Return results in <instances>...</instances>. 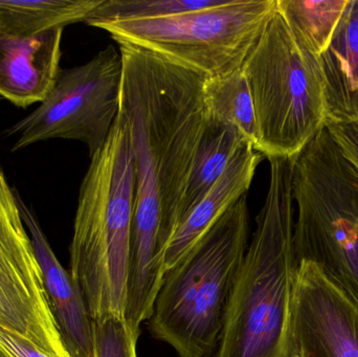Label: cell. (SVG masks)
Instances as JSON below:
<instances>
[{
    "instance_id": "obj_1",
    "label": "cell",
    "mask_w": 358,
    "mask_h": 357,
    "mask_svg": "<svg viewBox=\"0 0 358 357\" xmlns=\"http://www.w3.org/2000/svg\"><path fill=\"white\" fill-rule=\"evenodd\" d=\"M123 59L119 117L134 161L136 199L127 289L152 298L165 278L162 254L179 224L181 203L208 127L206 78L152 52L119 44Z\"/></svg>"
},
{
    "instance_id": "obj_2",
    "label": "cell",
    "mask_w": 358,
    "mask_h": 357,
    "mask_svg": "<svg viewBox=\"0 0 358 357\" xmlns=\"http://www.w3.org/2000/svg\"><path fill=\"white\" fill-rule=\"evenodd\" d=\"M134 199L129 136L117 115L106 142L90 157L69 247V272L94 323L125 318Z\"/></svg>"
},
{
    "instance_id": "obj_3",
    "label": "cell",
    "mask_w": 358,
    "mask_h": 357,
    "mask_svg": "<svg viewBox=\"0 0 358 357\" xmlns=\"http://www.w3.org/2000/svg\"><path fill=\"white\" fill-rule=\"evenodd\" d=\"M294 159H267L268 191L227 302L215 357H281L294 270Z\"/></svg>"
},
{
    "instance_id": "obj_4",
    "label": "cell",
    "mask_w": 358,
    "mask_h": 357,
    "mask_svg": "<svg viewBox=\"0 0 358 357\" xmlns=\"http://www.w3.org/2000/svg\"><path fill=\"white\" fill-rule=\"evenodd\" d=\"M248 233L246 194L165 275L149 328L178 357H210L216 352Z\"/></svg>"
},
{
    "instance_id": "obj_5",
    "label": "cell",
    "mask_w": 358,
    "mask_h": 357,
    "mask_svg": "<svg viewBox=\"0 0 358 357\" xmlns=\"http://www.w3.org/2000/svg\"><path fill=\"white\" fill-rule=\"evenodd\" d=\"M241 71L256 112L258 152L296 156L326 127L327 109L317 59L296 43L278 8Z\"/></svg>"
},
{
    "instance_id": "obj_6",
    "label": "cell",
    "mask_w": 358,
    "mask_h": 357,
    "mask_svg": "<svg viewBox=\"0 0 358 357\" xmlns=\"http://www.w3.org/2000/svg\"><path fill=\"white\" fill-rule=\"evenodd\" d=\"M278 0H223L220 4L174 16L102 20L117 44H128L203 78L241 68L277 10Z\"/></svg>"
},
{
    "instance_id": "obj_7",
    "label": "cell",
    "mask_w": 358,
    "mask_h": 357,
    "mask_svg": "<svg viewBox=\"0 0 358 357\" xmlns=\"http://www.w3.org/2000/svg\"><path fill=\"white\" fill-rule=\"evenodd\" d=\"M122 80L123 59L113 44L84 64L61 69L45 100L6 131L17 136L12 150L62 138L83 143L92 157L119 115Z\"/></svg>"
},
{
    "instance_id": "obj_8",
    "label": "cell",
    "mask_w": 358,
    "mask_h": 357,
    "mask_svg": "<svg viewBox=\"0 0 358 357\" xmlns=\"http://www.w3.org/2000/svg\"><path fill=\"white\" fill-rule=\"evenodd\" d=\"M0 326L52 357H71L57 326L17 201L0 166Z\"/></svg>"
},
{
    "instance_id": "obj_9",
    "label": "cell",
    "mask_w": 358,
    "mask_h": 357,
    "mask_svg": "<svg viewBox=\"0 0 358 357\" xmlns=\"http://www.w3.org/2000/svg\"><path fill=\"white\" fill-rule=\"evenodd\" d=\"M16 196L43 277L48 304L65 346L71 357H94V321L81 289L57 259L35 214L17 191Z\"/></svg>"
},
{
    "instance_id": "obj_10",
    "label": "cell",
    "mask_w": 358,
    "mask_h": 357,
    "mask_svg": "<svg viewBox=\"0 0 358 357\" xmlns=\"http://www.w3.org/2000/svg\"><path fill=\"white\" fill-rule=\"evenodd\" d=\"M63 29L31 37L0 33V99L20 108L45 100L61 71Z\"/></svg>"
},
{
    "instance_id": "obj_11",
    "label": "cell",
    "mask_w": 358,
    "mask_h": 357,
    "mask_svg": "<svg viewBox=\"0 0 358 357\" xmlns=\"http://www.w3.org/2000/svg\"><path fill=\"white\" fill-rule=\"evenodd\" d=\"M263 155L250 145L234 157L220 180L180 222L162 254L166 274L201 240L212 226L248 194Z\"/></svg>"
},
{
    "instance_id": "obj_12",
    "label": "cell",
    "mask_w": 358,
    "mask_h": 357,
    "mask_svg": "<svg viewBox=\"0 0 358 357\" xmlns=\"http://www.w3.org/2000/svg\"><path fill=\"white\" fill-rule=\"evenodd\" d=\"M317 59L327 123L358 119V0H349L331 42Z\"/></svg>"
},
{
    "instance_id": "obj_13",
    "label": "cell",
    "mask_w": 358,
    "mask_h": 357,
    "mask_svg": "<svg viewBox=\"0 0 358 357\" xmlns=\"http://www.w3.org/2000/svg\"><path fill=\"white\" fill-rule=\"evenodd\" d=\"M102 0H0V33L31 37L48 29L85 22Z\"/></svg>"
},
{
    "instance_id": "obj_14",
    "label": "cell",
    "mask_w": 358,
    "mask_h": 357,
    "mask_svg": "<svg viewBox=\"0 0 358 357\" xmlns=\"http://www.w3.org/2000/svg\"><path fill=\"white\" fill-rule=\"evenodd\" d=\"M202 96L208 121L235 130L246 144L258 151L256 112L241 68L229 75L206 78Z\"/></svg>"
},
{
    "instance_id": "obj_15",
    "label": "cell",
    "mask_w": 358,
    "mask_h": 357,
    "mask_svg": "<svg viewBox=\"0 0 358 357\" xmlns=\"http://www.w3.org/2000/svg\"><path fill=\"white\" fill-rule=\"evenodd\" d=\"M246 145L235 130L208 121L181 203L179 224L212 190L236 154Z\"/></svg>"
},
{
    "instance_id": "obj_16",
    "label": "cell",
    "mask_w": 358,
    "mask_h": 357,
    "mask_svg": "<svg viewBox=\"0 0 358 357\" xmlns=\"http://www.w3.org/2000/svg\"><path fill=\"white\" fill-rule=\"evenodd\" d=\"M349 0H278L296 43L311 56L325 52Z\"/></svg>"
},
{
    "instance_id": "obj_17",
    "label": "cell",
    "mask_w": 358,
    "mask_h": 357,
    "mask_svg": "<svg viewBox=\"0 0 358 357\" xmlns=\"http://www.w3.org/2000/svg\"><path fill=\"white\" fill-rule=\"evenodd\" d=\"M223 0H102L88 15L86 24L94 21L152 19L174 16L218 6Z\"/></svg>"
},
{
    "instance_id": "obj_18",
    "label": "cell",
    "mask_w": 358,
    "mask_h": 357,
    "mask_svg": "<svg viewBox=\"0 0 358 357\" xmlns=\"http://www.w3.org/2000/svg\"><path fill=\"white\" fill-rule=\"evenodd\" d=\"M138 339L124 316L94 323V357H138Z\"/></svg>"
},
{
    "instance_id": "obj_19",
    "label": "cell",
    "mask_w": 358,
    "mask_h": 357,
    "mask_svg": "<svg viewBox=\"0 0 358 357\" xmlns=\"http://www.w3.org/2000/svg\"><path fill=\"white\" fill-rule=\"evenodd\" d=\"M341 152L358 171V119L326 124Z\"/></svg>"
},
{
    "instance_id": "obj_20",
    "label": "cell",
    "mask_w": 358,
    "mask_h": 357,
    "mask_svg": "<svg viewBox=\"0 0 358 357\" xmlns=\"http://www.w3.org/2000/svg\"><path fill=\"white\" fill-rule=\"evenodd\" d=\"M0 357H52L12 331L0 326Z\"/></svg>"
},
{
    "instance_id": "obj_21",
    "label": "cell",
    "mask_w": 358,
    "mask_h": 357,
    "mask_svg": "<svg viewBox=\"0 0 358 357\" xmlns=\"http://www.w3.org/2000/svg\"><path fill=\"white\" fill-rule=\"evenodd\" d=\"M282 357H311L301 350L294 349V348H285Z\"/></svg>"
}]
</instances>
